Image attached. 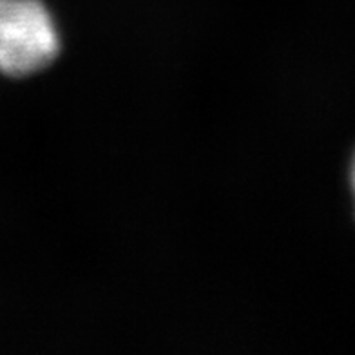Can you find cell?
Returning a JSON list of instances; mask_svg holds the SVG:
<instances>
[{
  "instance_id": "obj_1",
  "label": "cell",
  "mask_w": 355,
  "mask_h": 355,
  "mask_svg": "<svg viewBox=\"0 0 355 355\" xmlns=\"http://www.w3.org/2000/svg\"><path fill=\"white\" fill-rule=\"evenodd\" d=\"M60 51V31L42 0H0L2 75H37L51 66Z\"/></svg>"
},
{
  "instance_id": "obj_2",
  "label": "cell",
  "mask_w": 355,
  "mask_h": 355,
  "mask_svg": "<svg viewBox=\"0 0 355 355\" xmlns=\"http://www.w3.org/2000/svg\"><path fill=\"white\" fill-rule=\"evenodd\" d=\"M350 185H352V192H354V198H355V153H354V158H352V165H350Z\"/></svg>"
}]
</instances>
